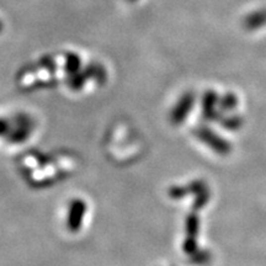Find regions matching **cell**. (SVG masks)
<instances>
[{"label":"cell","mask_w":266,"mask_h":266,"mask_svg":"<svg viewBox=\"0 0 266 266\" xmlns=\"http://www.w3.org/2000/svg\"><path fill=\"white\" fill-rule=\"evenodd\" d=\"M201 137L202 139H205V141L207 142V143L211 144L212 148H213L214 151L218 152V153L228 154L230 151H232V147H230V144L228 143V142L223 141V139L219 138L218 136L209 132V131H202Z\"/></svg>","instance_id":"1"},{"label":"cell","mask_w":266,"mask_h":266,"mask_svg":"<svg viewBox=\"0 0 266 266\" xmlns=\"http://www.w3.org/2000/svg\"><path fill=\"white\" fill-rule=\"evenodd\" d=\"M222 125L228 130H239L240 126L243 125V118L240 116H232V117L225 118Z\"/></svg>","instance_id":"2"},{"label":"cell","mask_w":266,"mask_h":266,"mask_svg":"<svg viewBox=\"0 0 266 266\" xmlns=\"http://www.w3.org/2000/svg\"><path fill=\"white\" fill-rule=\"evenodd\" d=\"M238 105V99L237 96H234L233 94H228L224 96V99L222 100L221 106L223 110H233L235 106Z\"/></svg>","instance_id":"3"}]
</instances>
